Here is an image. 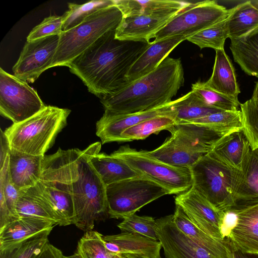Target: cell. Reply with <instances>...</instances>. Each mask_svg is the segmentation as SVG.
<instances>
[{
	"mask_svg": "<svg viewBox=\"0 0 258 258\" xmlns=\"http://www.w3.org/2000/svg\"><path fill=\"white\" fill-rule=\"evenodd\" d=\"M108 32L72 61L68 68L99 98L111 95L128 82L127 74L151 43L121 40Z\"/></svg>",
	"mask_w": 258,
	"mask_h": 258,
	"instance_id": "cell-1",
	"label": "cell"
},
{
	"mask_svg": "<svg viewBox=\"0 0 258 258\" xmlns=\"http://www.w3.org/2000/svg\"><path fill=\"white\" fill-rule=\"evenodd\" d=\"M184 82L180 59L168 56L154 71L100 98V102L105 112L112 115L142 112L170 102Z\"/></svg>",
	"mask_w": 258,
	"mask_h": 258,
	"instance_id": "cell-2",
	"label": "cell"
},
{
	"mask_svg": "<svg viewBox=\"0 0 258 258\" xmlns=\"http://www.w3.org/2000/svg\"><path fill=\"white\" fill-rule=\"evenodd\" d=\"M96 142L81 151L72 169L71 191L75 209L74 224L85 232L91 231L96 221L108 214L106 185L89 162L90 156L99 153Z\"/></svg>",
	"mask_w": 258,
	"mask_h": 258,
	"instance_id": "cell-3",
	"label": "cell"
},
{
	"mask_svg": "<svg viewBox=\"0 0 258 258\" xmlns=\"http://www.w3.org/2000/svg\"><path fill=\"white\" fill-rule=\"evenodd\" d=\"M70 113L69 109L48 105L28 119L13 123L4 132L11 149L44 156L67 124Z\"/></svg>",
	"mask_w": 258,
	"mask_h": 258,
	"instance_id": "cell-4",
	"label": "cell"
},
{
	"mask_svg": "<svg viewBox=\"0 0 258 258\" xmlns=\"http://www.w3.org/2000/svg\"><path fill=\"white\" fill-rule=\"evenodd\" d=\"M122 18L121 11L114 4L96 12L76 27L62 32L50 68L68 67L100 38L116 30Z\"/></svg>",
	"mask_w": 258,
	"mask_h": 258,
	"instance_id": "cell-5",
	"label": "cell"
},
{
	"mask_svg": "<svg viewBox=\"0 0 258 258\" xmlns=\"http://www.w3.org/2000/svg\"><path fill=\"white\" fill-rule=\"evenodd\" d=\"M192 186L218 210L235 207L234 194L241 171L232 168L209 154L190 167Z\"/></svg>",
	"mask_w": 258,
	"mask_h": 258,
	"instance_id": "cell-6",
	"label": "cell"
},
{
	"mask_svg": "<svg viewBox=\"0 0 258 258\" xmlns=\"http://www.w3.org/2000/svg\"><path fill=\"white\" fill-rule=\"evenodd\" d=\"M108 214L112 218L124 219L144 206L169 195L164 187L143 176L106 186Z\"/></svg>",
	"mask_w": 258,
	"mask_h": 258,
	"instance_id": "cell-7",
	"label": "cell"
},
{
	"mask_svg": "<svg viewBox=\"0 0 258 258\" xmlns=\"http://www.w3.org/2000/svg\"><path fill=\"white\" fill-rule=\"evenodd\" d=\"M111 154L123 160L140 175L166 188L169 195L181 194L192 186L190 168L168 165L149 156L145 151H138L128 145Z\"/></svg>",
	"mask_w": 258,
	"mask_h": 258,
	"instance_id": "cell-8",
	"label": "cell"
},
{
	"mask_svg": "<svg viewBox=\"0 0 258 258\" xmlns=\"http://www.w3.org/2000/svg\"><path fill=\"white\" fill-rule=\"evenodd\" d=\"M232 11V8L227 9L215 1L191 3L158 31L153 37L154 40L175 36H182L187 39L225 19Z\"/></svg>",
	"mask_w": 258,
	"mask_h": 258,
	"instance_id": "cell-9",
	"label": "cell"
},
{
	"mask_svg": "<svg viewBox=\"0 0 258 258\" xmlns=\"http://www.w3.org/2000/svg\"><path fill=\"white\" fill-rule=\"evenodd\" d=\"M46 106L26 81L0 68V112L13 123L23 121Z\"/></svg>",
	"mask_w": 258,
	"mask_h": 258,
	"instance_id": "cell-10",
	"label": "cell"
},
{
	"mask_svg": "<svg viewBox=\"0 0 258 258\" xmlns=\"http://www.w3.org/2000/svg\"><path fill=\"white\" fill-rule=\"evenodd\" d=\"M59 35H52L27 41L13 67L14 75L33 83L50 69L58 45Z\"/></svg>",
	"mask_w": 258,
	"mask_h": 258,
	"instance_id": "cell-11",
	"label": "cell"
},
{
	"mask_svg": "<svg viewBox=\"0 0 258 258\" xmlns=\"http://www.w3.org/2000/svg\"><path fill=\"white\" fill-rule=\"evenodd\" d=\"M176 205L179 206L192 223L209 235L224 240L220 232L224 212L214 206L193 186L175 198Z\"/></svg>",
	"mask_w": 258,
	"mask_h": 258,
	"instance_id": "cell-12",
	"label": "cell"
},
{
	"mask_svg": "<svg viewBox=\"0 0 258 258\" xmlns=\"http://www.w3.org/2000/svg\"><path fill=\"white\" fill-rule=\"evenodd\" d=\"M174 100L150 110L125 115H112L104 111L96 122V135L102 144L112 142H122L121 133L146 120L158 116H169L174 119L172 109Z\"/></svg>",
	"mask_w": 258,
	"mask_h": 258,
	"instance_id": "cell-13",
	"label": "cell"
},
{
	"mask_svg": "<svg viewBox=\"0 0 258 258\" xmlns=\"http://www.w3.org/2000/svg\"><path fill=\"white\" fill-rule=\"evenodd\" d=\"M173 215L156 220V231L166 258H214L179 230Z\"/></svg>",
	"mask_w": 258,
	"mask_h": 258,
	"instance_id": "cell-14",
	"label": "cell"
},
{
	"mask_svg": "<svg viewBox=\"0 0 258 258\" xmlns=\"http://www.w3.org/2000/svg\"><path fill=\"white\" fill-rule=\"evenodd\" d=\"M233 208L237 221L227 240L242 253L258 255V202Z\"/></svg>",
	"mask_w": 258,
	"mask_h": 258,
	"instance_id": "cell-15",
	"label": "cell"
},
{
	"mask_svg": "<svg viewBox=\"0 0 258 258\" xmlns=\"http://www.w3.org/2000/svg\"><path fill=\"white\" fill-rule=\"evenodd\" d=\"M168 131L192 151L203 155L209 153L222 138L229 134L207 125L189 122L177 123Z\"/></svg>",
	"mask_w": 258,
	"mask_h": 258,
	"instance_id": "cell-16",
	"label": "cell"
},
{
	"mask_svg": "<svg viewBox=\"0 0 258 258\" xmlns=\"http://www.w3.org/2000/svg\"><path fill=\"white\" fill-rule=\"evenodd\" d=\"M187 38L175 36L151 42L130 68L127 76V82L134 81L151 73L168 56L179 43Z\"/></svg>",
	"mask_w": 258,
	"mask_h": 258,
	"instance_id": "cell-17",
	"label": "cell"
},
{
	"mask_svg": "<svg viewBox=\"0 0 258 258\" xmlns=\"http://www.w3.org/2000/svg\"><path fill=\"white\" fill-rule=\"evenodd\" d=\"M175 15L165 17L137 15L123 17L115 30V37L121 40L150 42L154 35Z\"/></svg>",
	"mask_w": 258,
	"mask_h": 258,
	"instance_id": "cell-18",
	"label": "cell"
},
{
	"mask_svg": "<svg viewBox=\"0 0 258 258\" xmlns=\"http://www.w3.org/2000/svg\"><path fill=\"white\" fill-rule=\"evenodd\" d=\"M173 215V222L176 227L212 257H231L232 247L228 240H219L205 233L192 223L178 205H176Z\"/></svg>",
	"mask_w": 258,
	"mask_h": 258,
	"instance_id": "cell-19",
	"label": "cell"
},
{
	"mask_svg": "<svg viewBox=\"0 0 258 258\" xmlns=\"http://www.w3.org/2000/svg\"><path fill=\"white\" fill-rule=\"evenodd\" d=\"M43 157L10 149L9 172L13 182L19 189L35 186L40 180Z\"/></svg>",
	"mask_w": 258,
	"mask_h": 258,
	"instance_id": "cell-20",
	"label": "cell"
},
{
	"mask_svg": "<svg viewBox=\"0 0 258 258\" xmlns=\"http://www.w3.org/2000/svg\"><path fill=\"white\" fill-rule=\"evenodd\" d=\"M251 151L241 130L224 136L208 154L227 166L242 171Z\"/></svg>",
	"mask_w": 258,
	"mask_h": 258,
	"instance_id": "cell-21",
	"label": "cell"
},
{
	"mask_svg": "<svg viewBox=\"0 0 258 258\" xmlns=\"http://www.w3.org/2000/svg\"><path fill=\"white\" fill-rule=\"evenodd\" d=\"M106 248L113 253H133L159 258L162 248L159 240L129 232L103 236Z\"/></svg>",
	"mask_w": 258,
	"mask_h": 258,
	"instance_id": "cell-22",
	"label": "cell"
},
{
	"mask_svg": "<svg viewBox=\"0 0 258 258\" xmlns=\"http://www.w3.org/2000/svg\"><path fill=\"white\" fill-rule=\"evenodd\" d=\"M123 17L145 15L165 17L175 15L188 7L191 3L170 0H113Z\"/></svg>",
	"mask_w": 258,
	"mask_h": 258,
	"instance_id": "cell-23",
	"label": "cell"
},
{
	"mask_svg": "<svg viewBox=\"0 0 258 258\" xmlns=\"http://www.w3.org/2000/svg\"><path fill=\"white\" fill-rule=\"evenodd\" d=\"M205 83L213 90L239 101L238 96L240 91L235 69L224 48L216 50L212 74Z\"/></svg>",
	"mask_w": 258,
	"mask_h": 258,
	"instance_id": "cell-24",
	"label": "cell"
},
{
	"mask_svg": "<svg viewBox=\"0 0 258 258\" xmlns=\"http://www.w3.org/2000/svg\"><path fill=\"white\" fill-rule=\"evenodd\" d=\"M16 213L19 218H39L61 226L60 220L36 185L21 190Z\"/></svg>",
	"mask_w": 258,
	"mask_h": 258,
	"instance_id": "cell-25",
	"label": "cell"
},
{
	"mask_svg": "<svg viewBox=\"0 0 258 258\" xmlns=\"http://www.w3.org/2000/svg\"><path fill=\"white\" fill-rule=\"evenodd\" d=\"M89 160L106 186L141 175L123 160L111 154L95 153Z\"/></svg>",
	"mask_w": 258,
	"mask_h": 258,
	"instance_id": "cell-26",
	"label": "cell"
},
{
	"mask_svg": "<svg viewBox=\"0 0 258 258\" xmlns=\"http://www.w3.org/2000/svg\"><path fill=\"white\" fill-rule=\"evenodd\" d=\"M54 225L52 222L44 219L20 217L0 230V250L44 231L52 229Z\"/></svg>",
	"mask_w": 258,
	"mask_h": 258,
	"instance_id": "cell-27",
	"label": "cell"
},
{
	"mask_svg": "<svg viewBox=\"0 0 258 258\" xmlns=\"http://www.w3.org/2000/svg\"><path fill=\"white\" fill-rule=\"evenodd\" d=\"M230 40L234 61L245 74L258 78V27Z\"/></svg>",
	"mask_w": 258,
	"mask_h": 258,
	"instance_id": "cell-28",
	"label": "cell"
},
{
	"mask_svg": "<svg viewBox=\"0 0 258 258\" xmlns=\"http://www.w3.org/2000/svg\"><path fill=\"white\" fill-rule=\"evenodd\" d=\"M145 152L149 156L168 165L188 168L203 156L192 151L172 135L157 148Z\"/></svg>",
	"mask_w": 258,
	"mask_h": 258,
	"instance_id": "cell-29",
	"label": "cell"
},
{
	"mask_svg": "<svg viewBox=\"0 0 258 258\" xmlns=\"http://www.w3.org/2000/svg\"><path fill=\"white\" fill-rule=\"evenodd\" d=\"M234 202V207L258 202V156L253 150L241 171Z\"/></svg>",
	"mask_w": 258,
	"mask_h": 258,
	"instance_id": "cell-30",
	"label": "cell"
},
{
	"mask_svg": "<svg viewBox=\"0 0 258 258\" xmlns=\"http://www.w3.org/2000/svg\"><path fill=\"white\" fill-rule=\"evenodd\" d=\"M228 38L239 37L258 27V5L247 1L232 8L227 19Z\"/></svg>",
	"mask_w": 258,
	"mask_h": 258,
	"instance_id": "cell-31",
	"label": "cell"
},
{
	"mask_svg": "<svg viewBox=\"0 0 258 258\" xmlns=\"http://www.w3.org/2000/svg\"><path fill=\"white\" fill-rule=\"evenodd\" d=\"M36 185L60 220L61 226L73 224L75 209L72 194L41 180Z\"/></svg>",
	"mask_w": 258,
	"mask_h": 258,
	"instance_id": "cell-32",
	"label": "cell"
},
{
	"mask_svg": "<svg viewBox=\"0 0 258 258\" xmlns=\"http://www.w3.org/2000/svg\"><path fill=\"white\" fill-rule=\"evenodd\" d=\"M172 109L176 123L192 121L223 111L208 106L192 91L175 100Z\"/></svg>",
	"mask_w": 258,
	"mask_h": 258,
	"instance_id": "cell-33",
	"label": "cell"
},
{
	"mask_svg": "<svg viewBox=\"0 0 258 258\" xmlns=\"http://www.w3.org/2000/svg\"><path fill=\"white\" fill-rule=\"evenodd\" d=\"M52 229H48L0 250V258H36L43 250Z\"/></svg>",
	"mask_w": 258,
	"mask_h": 258,
	"instance_id": "cell-34",
	"label": "cell"
},
{
	"mask_svg": "<svg viewBox=\"0 0 258 258\" xmlns=\"http://www.w3.org/2000/svg\"><path fill=\"white\" fill-rule=\"evenodd\" d=\"M176 124L175 119L169 116H158L141 122L126 129L121 133L122 142L144 140L152 134L169 131Z\"/></svg>",
	"mask_w": 258,
	"mask_h": 258,
	"instance_id": "cell-35",
	"label": "cell"
},
{
	"mask_svg": "<svg viewBox=\"0 0 258 258\" xmlns=\"http://www.w3.org/2000/svg\"><path fill=\"white\" fill-rule=\"evenodd\" d=\"M114 4L113 0L91 1L83 4L69 3V10L61 16L62 32L76 27L96 12Z\"/></svg>",
	"mask_w": 258,
	"mask_h": 258,
	"instance_id": "cell-36",
	"label": "cell"
},
{
	"mask_svg": "<svg viewBox=\"0 0 258 258\" xmlns=\"http://www.w3.org/2000/svg\"><path fill=\"white\" fill-rule=\"evenodd\" d=\"M187 122L207 125L228 134L242 129L241 113L239 109L220 111Z\"/></svg>",
	"mask_w": 258,
	"mask_h": 258,
	"instance_id": "cell-37",
	"label": "cell"
},
{
	"mask_svg": "<svg viewBox=\"0 0 258 258\" xmlns=\"http://www.w3.org/2000/svg\"><path fill=\"white\" fill-rule=\"evenodd\" d=\"M227 18L189 37L187 40L201 49L206 47L215 50L223 49L225 41L228 38Z\"/></svg>",
	"mask_w": 258,
	"mask_h": 258,
	"instance_id": "cell-38",
	"label": "cell"
},
{
	"mask_svg": "<svg viewBox=\"0 0 258 258\" xmlns=\"http://www.w3.org/2000/svg\"><path fill=\"white\" fill-rule=\"evenodd\" d=\"M191 91L208 106L223 111L238 110L240 102L220 94L209 87L205 83L198 81L191 85Z\"/></svg>",
	"mask_w": 258,
	"mask_h": 258,
	"instance_id": "cell-39",
	"label": "cell"
},
{
	"mask_svg": "<svg viewBox=\"0 0 258 258\" xmlns=\"http://www.w3.org/2000/svg\"><path fill=\"white\" fill-rule=\"evenodd\" d=\"M242 131L247 139L251 150L258 148V102L251 97L240 104Z\"/></svg>",
	"mask_w": 258,
	"mask_h": 258,
	"instance_id": "cell-40",
	"label": "cell"
},
{
	"mask_svg": "<svg viewBox=\"0 0 258 258\" xmlns=\"http://www.w3.org/2000/svg\"><path fill=\"white\" fill-rule=\"evenodd\" d=\"M77 252L83 258H115L105 247L103 235L96 231L85 233L78 242Z\"/></svg>",
	"mask_w": 258,
	"mask_h": 258,
	"instance_id": "cell-41",
	"label": "cell"
},
{
	"mask_svg": "<svg viewBox=\"0 0 258 258\" xmlns=\"http://www.w3.org/2000/svg\"><path fill=\"white\" fill-rule=\"evenodd\" d=\"M123 232H129L158 240L156 231V220L148 216H138L136 214L123 219L117 225Z\"/></svg>",
	"mask_w": 258,
	"mask_h": 258,
	"instance_id": "cell-42",
	"label": "cell"
},
{
	"mask_svg": "<svg viewBox=\"0 0 258 258\" xmlns=\"http://www.w3.org/2000/svg\"><path fill=\"white\" fill-rule=\"evenodd\" d=\"M9 155L3 165L0 167V193L2 194L13 215L19 218L16 213V205L21 190L13 182L9 169Z\"/></svg>",
	"mask_w": 258,
	"mask_h": 258,
	"instance_id": "cell-43",
	"label": "cell"
},
{
	"mask_svg": "<svg viewBox=\"0 0 258 258\" xmlns=\"http://www.w3.org/2000/svg\"><path fill=\"white\" fill-rule=\"evenodd\" d=\"M62 16H50L46 17L31 31L27 37V41L52 35H60L62 32Z\"/></svg>",
	"mask_w": 258,
	"mask_h": 258,
	"instance_id": "cell-44",
	"label": "cell"
},
{
	"mask_svg": "<svg viewBox=\"0 0 258 258\" xmlns=\"http://www.w3.org/2000/svg\"><path fill=\"white\" fill-rule=\"evenodd\" d=\"M237 215L234 208L224 212L220 225V232L222 238L227 239L236 225Z\"/></svg>",
	"mask_w": 258,
	"mask_h": 258,
	"instance_id": "cell-45",
	"label": "cell"
},
{
	"mask_svg": "<svg viewBox=\"0 0 258 258\" xmlns=\"http://www.w3.org/2000/svg\"><path fill=\"white\" fill-rule=\"evenodd\" d=\"M63 255L60 250L48 242L42 251L36 258H62Z\"/></svg>",
	"mask_w": 258,
	"mask_h": 258,
	"instance_id": "cell-46",
	"label": "cell"
},
{
	"mask_svg": "<svg viewBox=\"0 0 258 258\" xmlns=\"http://www.w3.org/2000/svg\"><path fill=\"white\" fill-rule=\"evenodd\" d=\"M0 139V167H1L3 165L9 155L11 148L7 138L2 130H1Z\"/></svg>",
	"mask_w": 258,
	"mask_h": 258,
	"instance_id": "cell-47",
	"label": "cell"
},
{
	"mask_svg": "<svg viewBox=\"0 0 258 258\" xmlns=\"http://www.w3.org/2000/svg\"><path fill=\"white\" fill-rule=\"evenodd\" d=\"M232 253L230 258H249L247 254L242 253L238 249L234 248L232 245Z\"/></svg>",
	"mask_w": 258,
	"mask_h": 258,
	"instance_id": "cell-48",
	"label": "cell"
},
{
	"mask_svg": "<svg viewBox=\"0 0 258 258\" xmlns=\"http://www.w3.org/2000/svg\"><path fill=\"white\" fill-rule=\"evenodd\" d=\"M258 102V81L255 83L252 97Z\"/></svg>",
	"mask_w": 258,
	"mask_h": 258,
	"instance_id": "cell-49",
	"label": "cell"
},
{
	"mask_svg": "<svg viewBox=\"0 0 258 258\" xmlns=\"http://www.w3.org/2000/svg\"><path fill=\"white\" fill-rule=\"evenodd\" d=\"M127 255L130 256V257L132 258H150L149 257H147L145 255H142L140 254H133V253H126ZM159 258H161V257Z\"/></svg>",
	"mask_w": 258,
	"mask_h": 258,
	"instance_id": "cell-50",
	"label": "cell"
},
{
	"mask_svg": "<svg viewBox=\"0 0 258 258\" xmlns=\"http://www.w3.org/2000/svg\"><path fill=\"white\" fill-rule=\"evenodd\" d=\"M62 258H83L81 255H80L77 251L74 254L70 256H64L63 255Z\"/></svg>",
	"mask_w": 258,
	"mask_h": 258,
	"instance_id": "cell-51",
	"label": "cell"
},
{
	"mask_svg": "<svg viewBox=\"0 0 258 258\" xmlns=\"http://www.w3.org/2000/svg\"><path fill=\"white\" fill-rule=\"evenodd\" d=\"M115 258H132L126 254L115 253Z\"/></svg>",
	"mask_w": 258,
	"mask_h": 258,
	"instance_id": "cell-52",
	"label": "cell"
},
{
	"mask_svg": "<svg viewBox=\"0 0 258 258\" xmlns=\"http://www.w3.org/2000/svg\"><path fill=\"white\" fill-rule=\"evenodd\" d=\"M253 151L255 152V153H256V154L258 156V148L255 149V150H253Z\"/></svg>",
	"mask_w": 258,
	"mask_h": 258,
	"instance_id": "cell-53",
	"label": "cell"
}]
</instances>
